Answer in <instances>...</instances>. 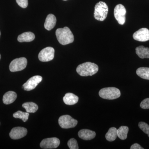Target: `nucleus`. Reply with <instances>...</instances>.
I'll use <instances>...</instances> for the list:
<instances>
[{"label":"nucleus","mask_w":149,"mask_h":149,"mask_svg":"<svg viewBox=\"0 0 149 149\" xmlns=\"http://www.w3.org/2000/svg\"><path fill=\"white\" fill-rule=\"evenodd\" d=\"M56 35L59 42L65 45L74 42V36L68 27L58 28L56 31Z\"/></svg>","instance_id":"1"},{"label":"nucleus","mask_w":149,"mask_h":149,"mask_svg":"<svg viewBox=\"0 0 149 149\" xmlns=\"http://www.w3.org/2000/svg\"><path fill=\"white\" fill-rule=\"evenodd\" d=\"M99 70V67L93 63L87 62L79 65L76 68V71L81 76H92Z\"/></svg>","instance_id":"2"},{"label":"nucleus","mask_w":149,"mask_h":149,"mask_svg":"<svg viewBox=\"0 0 149 149\" xmlns=\"http://www.w3.org/2000/svg\"><path fill=\"white\" fill-rule=\"evenodd\" d=\"M108 10L107 4L104 2L100 1L95 6L94 17L98 21H104L106 18Z\"/></svg>","instance_id":"3"},{"label":"nucleus","mask_w":149,"mask_h":149,"mask_svg":"<svg viewBox=\"0 0 149 149\" xmlns=\"http://www.w3.org/2000/svg\"><path fill=\"white\" fill-rule=\"evenodd\" d=\"M99 96L104 99L113 100L118 98L120 96V90L114 87L104 88L99 91Z\"/></svg>","instance_id":"4"},{"label":"nucleus","mask_w":149,"mask_h":149,"mask_svg":"<svg viewBox=\"0 0 149 149\" xmlns=\"http://www.w3.org/2000/svg\"><path fill=\"white\" fill-rule=\"evenodd\" d=\"M27 61L24 57L15 59L11 62L9 65L10 70L12 72L21 71L27 66Z\"/></svg>","instance_id":"5"},{"label":"nucleus","mask_w":149,"mask_h":149,"mask_svg":"<svg viewBox=\"0 0 149 149\" xmlns=\"http://www.w3.org/2000/svg\"><path fill=\"white\" fill-rule=\"evenodd\" d=\"M59 125L64 129L74 128L77 125V120L68 115H63L58 119Z\"/></svg>","instance_id":"6"},{"label":"nucleus","mask_w":149,"mask_h":149,"mask_svg":"<svg viewBox=\"0 0 149 149\" xmlns=\"http://www.w3.org/2000/svg\"><path fill=\"white\" fill-rule=\"evenodd\" d=\"M54 49L52 47H47L43 49L38 55V58L42 62H48L52 60L54 57Z\"/></svg>","instance_id":"7"},{"label":"nucleus","mask_w":149,"mask_h":149,"mask_svg":"<svg viewBox=\"0 0 149 149\" xmlns=\"http://www.w3.org/2000/svg\"><path fill=\"white\" fill-rule=\"evenodd\" d=\"M126 10L125 7L123 5H117L115 7L114 15L115 18L117 20L119 24L123 25L125 22V15Z\"/></svg>","instance_id":"8"},{"label":"nucleus","mask_w":149,"mask_h":149,"mask_svg":"<svg viewBox=\"0 0 149 149\" xmlns=\"http://www.w3.org/2000/svg\"><path fill=\"white\" fill-rule=\"evenodd\" d=\"M42 80V77L40 75H35L29 78L22 85V88L25 91H29L34 90L37 85Z\"/></svg>","instance_id":"9"},{"label":"nucleus","mask_w":149,"mask_h":149,"mask_svg":"<svg viewBox=\"0 0 149 149\" xmlns=\"http://www.w3.org/2000/svg\"><path fill=\"white\" fill-rule=\"evenodd\" d=\"M60 144V141L58 138H47L41 141L40 146L42 149H55L58 148Z\"/></svg>","instance_id":"10"},{"label":"nucleus","mask_w":149,"mask_h":149,"mask_svg":"<svg viewBox=\"0 0 149 149\" xmlns=\"http://www.w3.org/2000/svg\"><path fill=\"white\" fill-rule=\"evenodd\" d=\"M27 130L24 127H16L13 128L9 133L10 137L13 140H18L26 136Z\"/></svg>","instance_id":"11"},{"label":"nucleus","mask_w":149,"mask_h":149,"mask_svg":"<svg viewBox=\"0 0 149 149\" xmlns=\"http://www.w3.org/2000/svg\"><path fill=\"white\" fill-rule=\"evenodd\" d=\"M134 40L139 42H145L149 40V30L146 28H142L133 34Z\"/></svg>","instance_id":"12"},{"label":"nucleus","mask_w":149,"mask_h":149,"mask_svg":"<svg viewBox=\"0 0 149 149\" xmlns=\"http://www.w3.org/2000/svg\"><path fill=\"white\" fill-rule=\"evenodd\" d=\"M78 136L80 139L85 141L91 140L95 138L96 133L88 129H82L78 132Z\"/></svg>","instance_id":"13"},{"label":"nucleus","mask_w":149,"mask_h":149,"mask_svg":"<svg viewBox=\"0 0 149 149\" xmlns=\"http://www.w3.org/2000/svg\"><path fill=\"white\" fill-rule=\"evenodd\" d=\"M56 23V19L55 16L52 14L48 15L46 18L44 26L47 30H52L55 26Z\"/></svg>","instance_id":"14"},{"label":"nucleus","mask_w":149,"mask_h":149,"mask_svg":"<svg viewBox=\"0 0 149 149\" xmlns=\"http://www.w3.org/2000/svg\"><path fill=\"white\" fill-rule=\"evenodd\" d=\"M79 98L72 93H67L65 95L63 98L64 103L68 105H72L77 103Z\"/></svg>","instance_id":"15"},{"label":"nucleus","mask_w":149,"mask_h":149,"mask_svg":"<svg viewBox=\"0 0 149 149\" xmlns=\"http://www.w3.org/2000/svg\"><path fill=\"white\" fill-rule=\"evenodd\" d=\"M17 95L13 91H8L3 96V101L5 104H9L13 103L16 100Z\"/></svg>","instance_id":"16"},{"label":"nucleus","mask_w":149,"mask_h":149,"mask_svg":"<svg viewBox=\"0 0 149 149\" xmlns=\"http://www.w3.org/2000/svg\"><path fill=\"white\" fill-rule=\"evenodd\" d=\"M35 39V35L32 32H25L19 35L17 37V40L20 42H30Z\"/></svg>","instance_id":"17"},{"label":"nucleus","mask_w":149,"mask_h":149,"mask_svg":"<svg viewBox=\"0 0 149 149\" xmlns=\"http://www.w3.org/2000/svg\"><path fill=\"white\" fill-rule=\"evenodd\" d=\"M136 53L141 58H149V48L141 46L136 47Z\"/></svg>","instance_id":"18"},{"label":"nucleus","mask_w":149,"mask_h":149,"mask_svg":"<svg viewBox=\"0 0 149 149\" xmlns=\"http://www.w3.org/2000/svg\"><path fill=\"white\" fill-rule=\"evenodd\" d=\"M22 106L26 110L27 112L34 113L38 109V106L37 104L33 102H27L22 104Z\"/></svg>","instance_id":"19"},{"label":"nucleus","mask_w":149,"mask_h":149,"mask_svg":"<svg viewBox=\"0 0 149 149\" xmlns=\"http://www.w3.org/2000/svg\"><path fill=\"white\" fill-rule=\"evenodd\" d=\"M136 72L137 75L141 78L149 80V68H139Z\"/></svg>","instance_id":"20"},{"label":"nucleus","mask_w":149,"mask_h":149,"mask_svg":"<svg viewBox=\"0 0 149 149\" xmlns=\"http://www.w3.org/2000/svg\"><path fill=\"white\" fill-rule=\"evenodd\" d=\"M117 129L115 127L110 128L105 135L106 139L110 142L114 141L117 137Z\"/></svg>","instance_id":"21"},{"label":"nucleus","mask_w":149,"mask_h":149,"mask_svg":"<svg viewBox=\"0 0 149 149\" xmlns=\"http://www.w3.org/2000/svg\"><path fill=\"white\" fill-rule=\"evenodd\" d=\"M129 131V128L126 126H121L117 129V136L122 140H125L127 138V134Z\"/></svg>","instance_id":"22"},{"label":"nucleus","mask_w":149,"mask_h":149,"mask_svg":"<svg viewBox=\"0 0 149 149\" xmlns=\"http://www.w3.org/2000/svg\"><path fill=\"white\" fill-rule=\"evenodd\" d=\"M13 116L15 118L21 119L23 120V122H25L29 118V113L27 112H24L21 111H18L13 113Z\"/></svg>","instance_id":"23"},{"label":"nucleus","mask_w":149,"mask_h":149,"mask_svg":"<svg viewBox=\"0 0 149 149\" xmlns=\"http://www.w3.org/2000/svg\"><path fill=\"white\" fill-rule=\"evenodd\" d=\"M139 128L141 129L143 132L148 135L149 137V125L144 122H139Z\"/></svg>","instance_id":"24"},{"label":"nucleus","mask_w":149,"mask_h":149,"mask_svg":"<svg viewBox=\"0 0 149 149\" xmlns=\"http://www.w3.org/2000/svg\"><path fill=\"white\" fill-rule=\"evenodd\" d=\"M68 146L70 149H78L79 148L77 141L74 139H70L68 142Z\"/></svg>","instance_id":"25"},{"label":"nucleus","mask_w":149,"mask_h":149,"mask_svg":"<svg viewBox=\"0 0 149 149\" xmlns=\"http://www.w3.org/2000/svg\"><path fill=\"white\" fill-rule=\"evenodd\" d=\"M140 107L143 109H149V98L145 99L142 101Z\"/></svg>","instance_id":"26"},{"label":"nucleus","mask_w":149,"mask_h":149,"mask_svg":"<svg viewBox=\"0 0 149 149\" xmlns=\"http://www.w3.org/2000/svg\"><path fill=\"white\" fill-rule=\"evenodd\" d=\"M17 3L22 8H26L28 6V0H16Z\"/></svg>","instance_id":"27"},{"label":"nucleus","mask_w":149,"mask_h":149,"mask_svg":"<svg viewBox=\"0 0 149 149\" xmlns=\"http://www.w3.org/2000/svg\"><path fill=\"white\" fill-rule=\"evenodd\" d=\"M130 149H144L138 143L133 144L130 148Z\"/></svg>","instance_id":"28"},{"label":"nucleus","mask_w":149,"mask_h":149,"mask_svg":"<svg viewBox=\"0 0 149 149\" xmlns=\"http://www.w3.org/2000/svg\"><path fill=\"white\" fill-rule=\"evenodd\" d=\"M1 54H0V60H1Z\"/></svg>","instance_id":"29"},{"label":"nucleus","mask_w":149,"mask_h":149,"mask_svg":"<svg viewBox=\"0 0 149 149\" xmlns=\"http://www.w3.org/2000/svg\"><path fill=\"white\" fill-rule=\"evenodd\" d=\"M0 36H1V32H0Z\"/></svg>","instance_id":"30"},{"label":"nucleus","mask_w":149,"mask_h":149,"mask_svg":"<svg viewBox=\"0 0 149 149\" xmlns=\"http://www.w3.org/2000/svg\"><path fill=\"white\" fill-rule=\"evenodd\" d=\"M63 1H67V0H63Z\"/></svg>","instance_id":"31"}]
</instances>
